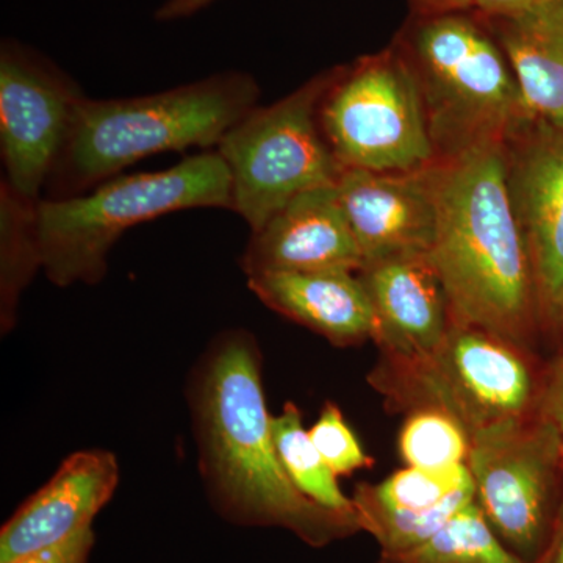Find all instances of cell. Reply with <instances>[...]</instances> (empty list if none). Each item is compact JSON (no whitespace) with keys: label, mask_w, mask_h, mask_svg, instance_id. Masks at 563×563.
<instances>
[{"label":"cell","mask_w":563,"mask_h":563,"mask_svg":"<svg viewBox=\"0 0 563 563\" xmlns=\"http://www.w3.org/2000/svg\"><path fill=\"white\" fill-rule=\"evenodd\" d=\"M273 435L282 465L302 495L336 512L355 514L352 499L340 490L335 473L303 429L298 406L287 402L282 413L273 417Z\"/></svg>","instance_id":"cell-20"},{"label":"cell","mask_w":563,"mask_h":563,"mask_svg":"<svg viewBox=\"0 0 563 563\" xmlns=\"http://www.w3.org/2000/svg\"><path fill=\"white\" fill-rule=\"evenodd\" d=\"M85 98L76 80L38 51L16 40L0 46V147L2 179L41 201L77 106Z\"/></svg>","instance_id":"cell-10"},{"label":"cell","mask_w":563,"mask_h":563,"mask_svg":"<svg viewBox=\"0 0 563 563\" xmlns=\"http://www.w3.org/2000/svg\"><path fill=\"white\" fill-rule=\"evenodd\" d=\"M352 499V498H351ZM476 501V488H463L442 506L426 512L387 510L373 504L354 501L362 531L372 533L383 554H399L413 550L432 539L463 507Z\"/></svg>","instance_id":"cell-22"},{"label":"cell","mask_w":563,"mask_h":563,"mask_svg":"<svg viewBox=\"0 0 563 563\" xmlns=\"http://www.w3.org/2000/svg\"><path fill=\"white\" fill-rule=\"evenodd\" d=\"M409 3L412 14L418 16L472 11L476 7V0H409Z\"/></svg>","instance_id":"cell-27"},{"label":"cell","mask_w":563,"mask_h":563,"mask_svg":"<svg viewBox=\"0 0 563 563\" xmlns=\"http://www.w3.org/2000/svg\"><path fill=\"white\" fill-rule=\"evenodd\" d=\"M38 203L0 181V325L2 333L16 324L25 288L43 269Z\"/></svg>","instance_id":"cell-18"},{"label":"cell","mask_w":563,"mask_h":563,"mask_svg":"<svg viewBox=\"0 0 563 563\" xmlns=\"http://www.w3.org/2000/svg\"><path fill=\"white\" fill-rule=\"evenodd\" d=\"M213 2L217 0H166L161 9L155 11V20L161 22L185 20Z\"/></svg>","instance_id":"cell-28"},{"label":"cell","mask_w":563,"mask_h":563,"mask_svg":"<svg viewBox=\"0 0 563 563\" xmlns=\"http://www.w3.org/2000/svg\"><path fill=\"white\" fill-rule=\"evenodd\" d=\"M190 406L199 468L214 509L231 523L280 528L310 547L362 531L357 514L307 498L277 454L254 336L242 329L211 342L196 365Z\"/></svg>","instance_id":"cell-1"},{"label":"cell","mask_w":563,"mask_h":563,"mask_svg":"<svg viewBox=\"0 0 563 563\" xmlns=\"http://www.w3.org/2000/svg\"><path fill=\"white\" fill-rule=\"evenodd\" d=\"M96 536L92 528L85 529L65 542L52 544L35 553L22 555L11 563H88Z\"/></svg>","instance_id":"cell-25"},{"label":"cell","mask_w":563,"mask_h":563,"mask_svg":"<svg viewBox=\"0 0 563 563\" xmlns=\"http://www.w3.org/2000/svg\"><path fill=\"white\" fill-rule=\"evenodd\" d=\"M266 307L339 346L376 336V314L358 273L344 269L277 272L247 277Z\"/></svg>","instance_id":"cell-16"},{"label":"cell","mask_w":563,"mask_h":563,"mask_svg":"<svg viewBox=\"0 0 563 563\" xmlns=\"http://www.w3.org/2000/svg\"><path fill=\"white\" fill-rule=\"evenodd\" d=\"M120 483V465L109 451H80L31 496L0 531V563L65 542L92 528Z\"/></svg>","instance_id":"cell-14"},{"label":"cell","mask_w":563,"mask_h":563,"mask_svg":"<svg viewBox=\"0 0 563 563\" xmlns=\"http://www.w3.org/2000/svg\"><path fill=\"white\" fill-rule=\"evenodd\" d=\"M393 43L420 85L437 162L504 143L533 120L506 52L476 11L412 14Z\"/></svg>","instance_id":"cell-4"},{"label":"cell","mask_w":563,"mask_h":563,"mask_svg":"<svg viewBox=\"0 0 563 563\" xmlns=\"http://www.w3.org/2000/svg\"><path fill=\"white\" fill-rule=\"evenodd\" d=\"M358 277L376 314L374 342L384 354H421L442 342L453 318L429 252L366 263Z\"/></svg>","instance_id":"cell-15"},{"label":"cell","mask_w":563,"mask_h":563,"mask_svg":"<svg viewBox=\"0 0 563 563\" xmlns=\"http://www.w3.org/2000/svg\"><path fill=\"white\" fill-rule=\"evenodd\" d=\"M369 383L395 409L437 410L454 418L470 437L536 412L540 393L523 347L454 320L431 351L383 352Z\"/></svg>","instance_id":"cell-6"},{"label":"cell","mask_w":563,"mask_h":563,"mask_svg":"<svg viewBox=\"0 0 563 563\" xmlns=\"http://www.w3.org/2000/svg\"><path fill=\"white\" fill-rule=\"evenodd\" d=\"M429 257L451 318L526 347L542 318L531 258L506 185L504 143L437 162Z\"/></svg>","instance_id":"cell-2"},{"label":"cell","mask_w":563,"mask_h":563,"mask_svg":"<svg viewBox=\"0 0 563 563\" xmlns=\"http://www.w3.org/2000/svg\"><path fill=\"white\" fill-rule=\"evenodd\" d=\"M336 68L322 70L272 106L255 107L214 150L231 174L232 211L252 232L296 196L335 185L342 176L320 121Z\"/></svg>","instance_id":"cell-7"},{"label":"cell","mask_w":563,"mask_h":563,"mask_svg":"<svg viewBox=\"0 0 563 563\" xmlns=\"http://www.w3.org/2000/svg\"><path fill=\"white\" fill-rule=\"evenodd\" d=\"M536 412L544 420L553 422L563 433V352L555 358L540 385Z\"/></svg>","instance_id":"cell-26"},{"label":"cell","mask_w":563,"mask_h":563,"mask_svg":"<svg viewBox=\"0 0 563 563\" xmlns=\"http://www.w3.org/2000/svg\"><path fill=\"white\" fill-rule=\"evenodd\" d=\"M191 209L233 210L231 174L218 151L201 152L172 168L120 174L85 195L41 199V262L57 287L96 285L125 231Z\"/></svg>","instance_id":"cell-5"},{"label":"cell","mask_w":563,"mask_h":563,"mask_svg":"<svg viewBox=\"0 0 563 563\" xmlns=\"http://www.w3.org/2000/svg\"><path fill=\"white\" fill-rule=\"evenodd\" d=\"M474 485L468 466L426 470L407 466L377 485H358L354 501L373 504L387 510L426 512L442 506L463 488Z\"/></svg>","instance_id":"cell-21"},{"label":"cell","mask_w":563,"mask_h":563,"mask_svg":"<svg viewBox=\"0 0 563 563\" xmlns=\"http://www.w3.org/2000/svg\"><path fill=\"white\" fill-rule=\"evenodd\" d=\"M320 121L344 169L399 173L437 163L420 85L395 43L336 68Z\"/></svg>","instance_id":"cell-8"},{"label":"cell","mask_w":563,"mask_h":563,"mask_svg":"<svg viewBox=\"0 0 563 563\" xmlns=\"http://www.w3.org/2000/svg\"><path fill=\"white\" fill-rule=\"evenodd\" d=\"M559 128H563V122H562V124H561V125H559Z\"/></svg>","instance_id":"cell-33"},{"label":"cell","mask_w":563,"mask_h":563,"mask_svg":"<svg viewBox=\"0 0 563 563\" xmlns=\"http://www.w3.org/2000/svg\"><path fill=\"white\" fill-rule=\"evenodd\" d=\"M258 99L257 80L243 70L140 98L85 96L43 199L85 195L151 155L217 147Z\"/></svg>","instance_id":"cell-3"},{"label":"cell","mask_w":563,"mask_h":563,"mask_svg":"<svg viewBox=\"0 0 563 563\" xmlns=\"http://www.w3.org/2000/svg\"><path fill=\"white\" fill-rule=\"evenodd\" d=\"M504 166L540 312L553 321L563 299V128L526 121L504 141Z\"/></svg>","instance_id":"cell-11"},{"label":"cell","mask_w":563,"mask_h":563,"mask_svg":"<svg viewBox=\"0 0 563 563\" xmlns=\"http://www.w3.org/2000/svg\"><path fill=\"white\" fill-rule=\"evenodd\" d=\"M485 21L509 58L531 118L561 125L563 0H537L512 16Z\"/></svg>","instance_id":"cell-17"},{"label":"cell","mask_w":563,"mask_h":563,"mask_svg":"<svg viewBox=\"0 0 563 563\" xmlns=\"http://www.w3.org/2000/svg\"><path fill=\"white\" fill-rule=\"evenodd\" d=\"M537 563H563V506L555 521L553 536Z\"/></svg>","instance_id":"cell-30"},{"label":"cell","mask_w":563,"mask_h":563,"mask_svg":"<svg viewBox=\"0 0 563 563\" xmlns=\"http://www.w3.org/2000/svg\"><path fill=\"white\" fill-rule=\"evenodd\" d=\"M537 0H476L474 11L485 20L512 16L536 3Z\"/></svg>","instance_id":"cell-29"},{"label":"cell","mask_w":563,"mask_h":563,"mask_svg":"<svg viewBox=\"0 0 563 563\" xmlns=\"http://www.w3.org/2000/svg\"><path fill=\"white\" fill-rule=\"evenodd\" d=\"M553 322L558 324L559 328L563 329V299L561 306H559L558 312H555Z\"/></svg>","instance_id":"cell-31"},{"label":"cell","mask_w":563,"mask_h":563,"mask_svg":"<svg viewBox=\"0 0 563 563\" xmlns=\"http://www.w3.org/2000/svg\"><path fill=\"white\" fill-rule=\"evenodd\" d=\"M435 166L399 173L343 169L336 190L365 265L431 251L437 231Z\"/></svg>","instance_id":"cell-12"},{"label":"cell","mask_w":563,"mask_h":563,"mask_svg":"<svg viewBox=\"0 0 563 563\" xmlns=\"http://www.w3.org/2000/svg\"><path fill=\"white\" fill-rule=\"evenodd\" d=\"M562 474H563V440H562Z\"/></svg>","instance_id":"cell-32"},{"label":"cell","mask_w":563,"mask_h":563,"mask_svg":"<svg viewBox=\"0 0 563 563\" xmlns=\"http://www.w3.org/2000/svg\"><path fill=\"white\" fill-rule=\"evenodd\" d=\"M399 451L409 466L454 468L468 461L470 435L448 415L437 410H415L404 422Z\"/></svg>","instance_id":"cell-23"},{"label":"cell","mask_w":563,"mask_h":563,"mask_svg":"<svg viewBox=\"0 0 563 563\" xmlns=\"http://www.w3.org/2000/svg\"><path fill=\"white\" fill-rule=\"evenodd\" d=\"M563 433L532 412L470 437L476 503L501 542L526 563L542 558L563 504Z\"/></svg>","instance_id":"cell-9"},{"label":"cell","mask_w":563,"mask_h":563,"mask_svg":"<svg viewBox=\"0 0 563 563\" xmlns=\"http://www.w3.org/2000/svg\"><path fill=\"white\" fill-rule=\"evenodd\" d=\"M379 563H526L501 542L476 501L463 507L428 542Z\"/></svg>","instance_id":"cell-19"},{"label":"cell","mask_w":563,"mask_h":563,"mask_svg":"<svg viewBox=\"0 0 563 563\" xmlns=\"http://www.w3.org/2000/svg\"><path fill=\"white\" fill-rule=\"evenodd\" d=\"M240 263L252 277L322 269L358 273L365 258L335 184L302 192L282 207L262 229L252 232Z\"/></svg>","instance_id":"cell-13"},{"label":"cell","mask_w":563,"mask_h":563,"mask_svg":"<svg viewBox=\"0 0 563 563\" xmlns=\"http://www.w3.org/2000/svg\"><path fill=\"white\" fill-rule=\"evenodd\" d=\"M309 433L321 457L335 476H347L373 465V459L366 455L357 437L344 420L342 410L335 404H325Z\"/></svg>","instance_id":"cell-24"}]
</instances>
